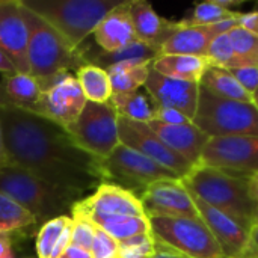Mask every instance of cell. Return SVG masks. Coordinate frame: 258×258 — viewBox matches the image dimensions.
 <instances>
[{
    "label": "cell",
    "instance_id": "obj_30",
    "mask_svg": "<svg viewBox=\"0 0 258 258\" xmlns=\"http://www.w3.org/2000/svg\"><path fill=\"white\" fill-rule=\"evenodd\" d=\"M76 79L83 91L86 101L92 103H109L112 98V85L106 70L85 63L76 71Z\"/></svg>",
    "mask_w": 258,
    "mask_h": 258
},
{
    "label": "cell",
    "instance_id": "obj_5",
    "mask_svg": "<svg viewBox=\"0 0 258 258\" xmlns=\"http://www.w3.org/2000/svg\"><path fill=\"white\" fill-rule=\"evenodd\" d=\"M23 6L42 17L74 47L89 51L86 41L101 20L122 0H20Z\"/></svg>",
    "mask_w": 258,
    "mask_h": 258
},
{
    "label": "cell",
    "instance_id": "obj_41",
    "mask_svg": "<svg viewBox=\"0 0 258 258\" xmlns=\"http://www.w3.org/2000/svg\"><path fill=\"white\" fill-rule=\"evenodd\" d=\"M0 73L3 76H12V74L18 73L15 65L12 63V60L9 59V56L3 50H0Z\"/></svg>",
    "mask_w": 258,
    "mask_h": 258
},
{
    "label": "cell",
    "instance_id": "obj_26",
    "mask_svg": "<svg viewBox=\"0 0 258 258\" xmlns=\"http://www.w3.org/2000/svg\"><path fill=\"white\" fill-rule=\"evenodd\" d=\"M200 86L209 91L210 94L242 103H252V95L243 89V86L236 80L233 73L219 67H209L204 73Z\"/></svg>",
    "mask_w": 258,
    "mask_h": 258
},
{
    "label": "cell",
    "instance_id": "obj_15",
    "mask_svg": "<svg viewBox=\"0 0 258 258\" xmlns=\"http://www.w3.org/2000/svg\"><path fill=\"white\" fill-rule=\"evenodd\" d=\"M89 215L147 216L142 201L135 192L112 183H101L92 195L83 197L73 204V218H85Z\"/></svg>",
    "mask_w": 258,
    "mask_h": 258
},
{
    "label": "cell",
    "instance_id": "obj_33",
    "mask_svg": "<svg viewBox=\"0 0 258 258\" xmlns=\"http://www.w3.org/2000/svg\"><path fill=\"white\" fill-rule=\"evenodd\" d=\"M230 39L237 56V63L240 67H257L258 68V36H254L239 26L228 32Z\"/></svg>",
    "mask_w": 258,
    "mask_h": 258
},
{
    "label": "cell",
    "instance_id": "obj_13",
    "mask_svg": "<svg viewBox=\"0 0 258 258\" xmlns=\"http://www.w3.org/2000/svg\"><path fill=\"white\" fill-rule=\"evenodd\" d=\"M139 198L148 218H201L192 194L180 178L156 181L147 186Z\"/></svg>",
    "mask_w": 258,
    "mask_h": 258
},
{
    "label": "cell",
    "instance_id": "obj_47",
    "mask_svg": "<svg viewBox=\"0 0 258 258\" xmlns=\"http://www.w3.org/2000/svg\"><path fill=\"white\" fill-rule=\"evenodd\" d=\"M252 227H258V204L255 206V212H254V219H252Z\"/></svg>",
    "mask_w": 258,
    "mask_h": 258
},
{
    "label": "cell",
    "instance_id": "obj_12",
    "mask_svg": "<svg viewBox=\"0 0 258 258\" xmlns=\"http://www.w3.org/2000/svg\"><path fill=\"white\" fill-rule=\"evenodd\" d=\"M119 142L154 160L165 169L175 174L180 180L187 177L195 168L186 159L172 151L165 142H162L148 124L128 121L119 116Z\"/></svg>",
    "mask_w": 258,
    "mask_h": 258
},
{
    "label": "cell",
    "instance_id": "obj_46",
    "mask_svg": "<svg viewBox=\"0 0 258 258\" xmlns=\"http://www.w3.org/2000/svg\"><path fill=\"white\" fill-rule=\"evenodd\" d=\"M154 258H183V257H177V255H172V254H168V252H160V251H157V254L154 255Z\"/></svg>",
    "mask_w": 258,
    "mask_h": 258
},
{
    "label": "cell",
    "instance_id": "obj_48",
    "mask_svg": "<svg viewBox=\"0 0 258 258\" xmlns=\"http://www.w3.org/2000/svg\"><path fill=\"white\" fill-rule=\"evenodd\" d=\"M252 104L255 106V109L258 110V89L252 94Z\"/></svg>",
    "mask_w": 258,
    "mask_h": 258
},
{
    "label": "cell",
    "instance_id": "obj_42",
    "mask_svg": "<svg viewBox=\"0 0 258 258\" xmlns=\"http://www.w3.org/2000/svg\"><path fill=\"white\" fill-rule=\"evenodd\" d=\"M59 258H92L91 257V252L89 251H85L82 248H77V246H73L70 245L65 252L60 255Z\"/></svg>",
    "mask_w": 258,
    "mask_h": 258
},
{
    "label": "cell",
    "instance_id": "obj_17",
    "mask_svg": "<svg viewBox=\"0 0 258 258\" xmlns=\"http://www.w3.org/2000/svg\"><path fill=\"white\" fill-rule=\"evenodd\" d=\"M239 15V14H237ZM237 27V17L212 26H183L175 21L174 29L160 45V54H187V56H207L210 42L231 29Z\"/></svg>",
    "mask_w": 258,
    "mask_h": 258
},
{
    "label": "cell",
    "instance_id": "obj_35",
    "mask_svg": "<svg viewBox=\"0 0 258 258\" xmlns=\"http://www.w3.org/2000/svg\"><path fill=\"white\" fill-rule=\"evenodd\" d=\"M118 243H119L118 258H154V255L157 254L156 242L151 233L139 234Z\"/></svg>",
    "mask_w": 258,
    "mask_h": 258
},
{
    "label": "cell",
    "instance_id": "obj_18",
    "mask_svg": "<svg viewBox=\"0 0 258 258\" xmlns=\"http://www.w3.org/2000/svg\"><path fill=\"white\" fill-rule=\"evenodd\" d=\"M0 50H3L18 73L29 74L27 26L20 0H0Z\"/></svg>",
    "mask_w": 258,
    "mask_h": 258
},
{
    "label": "cell",
    "instance_id": "obj_24",
    "mask_svg": "<svg viewBox=\"0 0 258 258\" xmlns=\"http://www.w3.org/2000/svg\"><path fill=\"white\" fill-rule=\"evenodd\" d=\"M209 67L207 57L187 54H159L151 63V68L162 76L194 83L201 82Z\"/></svg>",
    "mask_w": 258,
    "mask_h": 258
},
{
    "label": "cell",
    "instance_id": "obj_4",
    "mask_svg": "<svg viewBox=\"0 0 258 258\" xmlns=\"http://www.w3.org/2000/svg\"><path fill=\"white\" fill-rule=\"evenodd\" d=\"M0 194L24 207L39 227L50 219L71 216L73 204L82 200V197L50 184L14 165L0 168Z\"/></svg>",
    "mask_w": 258,
    "mask_h": 258
},
{
    "label": "cell",
    "instance_id": "obj_38",
    "mask_svg": "<svg viewBox=\"0 0 258 258\" xmlns=\"http://www.w3.org/2000/svg\"><path fill=\"white\" fill-rule=\"evenodd\" d=\"M236 80L243 86L245 91H248L251 95L258 89V68L257 67H240L230 70Z\"/></svg>",
    "mask_w": 258,
    "mask_h": 258
},
{
    "label": "cell",
    "instance_id": "obj_32",
    "mask_svg": "<svg viewBox=\"0 0 258 258\" xmlns=\"http://www.w3.org/2000/svg\"><path fill=\"white\" fill-rule=\"evenodd\" d=\"M237 14L239 12L236 11L222 8L221 5L216 3V0H209V2L197 5L192 14L180 20V23L183 26H212V24H218L227 20H233L237 17Z\"/></svg>",
    "mask_w": 258,
    "mask_h": 258
},
{
    "label": "cell",
    "instance_id": "obj_9",
    "mask_svg": "<svg viewBox=\"0 0 258 258\" xmlns=\"http://www.w3.org/2000/svg\"><path fill=\"white\" fill-rule=\"evenodd\" d=\"M103 171L106 183L118 184L135 192L138 197L147 186L156 181L178 178L154 160L122 144H119L112 154L103 160Z\"/></svg>",
    "mask_w": 258,
    "mask_h": 258
},
{
    "label": "cell",
    "instance_id": "obj_28",
    "mask_svg": "<svg viewBox=\"0 0 258 258\" xmlns=\"http://www.w3.org/2000/svg\"><path fill=\"white\" fill-rule=\"evenodd\" d=\"M153 62H122L107 68L113 94H128L145 86Z\"/></svg>",
    "mask_w": 258,
    "mask_h": 258
},
{
    "label": "cell",
    "instance_id": "obj_43",
    "mask_svg": "<svg viewBox=\"0 0 258 258\" xmlns=\"http://www.w3.org/2000/svg\"><path fill=\"white\" fill-rule=\"evenodd\" d=\"M8 165H11V162L8 157V151H6V145H5V136H3V127H2V121H0V168L8 166Z\"/></svg>",
    "mask_w": 258,
    "mask_h": 258
},
{
    "label": "cell",
    "instance_id": "obj_36",
    "mask_svg": "<svg viewBox=\"0 0 258 258\" xmlns=\"http://www.w3.org/2000/svg\"><path fill=\"white\" fill-rule=\"evenodd\" d=\"M119 243L109 236L101 228L95 227L94 242L91 246V257L92 258H118Z\"/></svg>",
    "mask_w": 258,
    "mask_h": 258
},
{
    "label": "cell",
    "instance_id": "obj_31",
    "mask_svg": "<svg viewBox=\"0 0 258 258\" xmlns=\"http://www.w3.org/2000/svg\"><path fill=\"white\" fill-rule=\"evenodd\" d=\"M33 227H38L36 219L18 203L0 194V237L24 233Z\"/></svg>",
    "mask_w": 258,
    "mask_h": 258
},
{
    "label": "cell",
    "instance_id": "obj_14",
    "mask_svg": "<svg viewBox=\"0 0 258 258\" xmlns=\"http://www.w3.org/2000/svg\"><path fill=\"white\" fill-rule=\"evenodd\" d=\"M194 201L201 219L212 231L225 258H258V249L251 240V234L237 221L206 204L195 195Z\"/></svg>",
    "mask_w": 258,
    "mask_h": 258
},
{
    "label": "cell",
    "instance_id": "obj_3",
    "mask_svg": "<svg viewBox=\"0 0 258 258\" xmlns=\"http://www.w3.org/2000/svg\"><path fill=\"white\" fill-rule=\"evenodd\" d=\"M248 178L245 175L197 165L181 181L192 195L233 218L249 231L257 204L249 194Z\"/></svg>",
    "mask_w": 258,
    "mask_h": 258
},
{
    "label": "cell",
    "instance_id": "obj_16",
    "mask_svg": "<svg viewBox=\"0 0 258 258\" xmlns=\"http://www.w3.org/2000/svg\"><path fill=\"white\" fill-rule=\"evenodd\" d=\"M145 91L156 107L178 110L194 122L200 100V83L171 79L151 68L145 82Z\"/></svg>",
    "mask_w": 258,
    "mask_h": 258
},
{
    "label": "cell",
    "instance_id": "obj_10",
    "mask_svg": "<svg viewBox=\"0 0 258 258\" xmlns=\"http://www.w3.org/2000/svg\"><path fill=\"white\" fill-rule=\"evenodd\" d=\"M44 92L39 98L36 113L68 130L82 113L86 98L71 73H62L41 80Z\"/></svg>",
    "mask_w": 258,
    "mask_h": 258
},
{
    "label": "cell",
    "instance_id": "obj_39",
    "mask_svg": "<svg viewBox=\"0 0 258 258\" xmlns=\"http://www.w3.org/2000/svg\"><path fill=\"white\" fill-rule=\"evenodd\" d=\"M154 121H159L162 124H169V125H181V124L192 122L187 116H184L178 110L168 109V107H156V118H154Z\"/></svg>",
    "mask_w": 258,
    "mask_h": 258
},
{
    "label": "cell",
    "instance_id": "obj_29",
    "mask_svg": "<svg viewBox=\"0 0 258 258\" xmlns=\"http://www.w3.org/2000/svg\"><path fill=\"white\" fill-rule=\"evenodd\" d=\"M110 103L121 118L148 124L156 118V104L148 94L135 91L128 94H113Z\"/></svg>",
    "mask_w": 258,
    "mask_h": 258
},
{
    "label": "cell",
    "instance_id": "obj_37",
    "mask_svg": "<svg viewBox=\"0 0 258 258\" xmlns=\"http://www.w3.org/2000/svg\"><path fill=\"white\" fill-rule=\"evenodd\" d=\"M95 225L83 218H73L71 227V245L82 248L91 252V246L94 242Z\"/></svg>",
    "mask_w": 258,
    "mask_h": 258
},
{
    "label": "cell",
    "instance_id": "obj_19",
    "mask_svg": "<svg viewBox=\"0 0 258 258\" xmlns=\"http://www.w3.org/2000/svg\"><path fill=\"white\" fill-rule=\"evenodd\" d=\"M148 127L154 132V135L162 142H165L172 151H175L178 156L186 159L194 166L200 163L204 147L210 139L194 122L181 124V125H169V124H162L159 121H151L148 122Z\"/></svg>",
    "mask_w": 258,
    "mask_h": 258
},
{
    "label": "cell",
    "instance_id": "obj_27",
    "mask_svg": "<svg viewBox=\"0 0 258 258\" xmlns=\"http://www.w3.org/2000/svg\"><path fill=\"white\" fill-rule=\"evenodd\" d=\"M159 50L147 42H142L139 39H135L133 42L127 44L125 47L116 50V51H97L92 54H86L88 63H94L103 70H107L113 65L122 63V62H153L159 56Z\"/></svg>",
    "mask_w": 258,
    "mask_h": 258
},
{
    "label": "cell",
    "instance_id": "obj_40",
    "mask_svg": "<svg viewBox=\"0 0 258 258\" xmlns=\"http://www.w3.org/2000/svg\"><path fill=\"white\" fill-rule=\"evenodd\" d=\"M237 26L245 32L258 36V9L251 12H239L237 15Z\"/></svg>",
    "mask_w": 258,
    "mask_h": 258
},
{
    "label": "cell",
    "instance_id": "obj_21",
    "mask_svg": "<svg viewBox=\"0 0 258 258\" xmlns=\"http://www.w3.org/2000/svg\"><path fill=\"white\" fill-rule=\"evenodd\" d=\"M42 92L44 88L41 80L30 74L17 73L12 76H3L0 80V106L36 113Z\"/></svg>",
    "mask_w": 258,
    "mask_h": 258
},
{
    "label": "cell",
    "instance_id": "obj_2",
    "mask_svg": "<svg viewBox=\"0 0 258 258\" xmlns=\"http://www.w3.org/2000/svg\"><path fill=\"white\" fill-rule=\"evenodd\" d=\"M21 9L27 26V65L30 76L45 80L62 73L77 71L88 63L86 51L74 47L38 14L23 5Z\"/></svg>",
    "mask_w": 258,
    "mask_h": 258
},
{
    "label": "cell",
    "instance_id": "obj_34",
    "mask_svg": "<svg viewBox=\"0 0 258 258\" xmlns=\"http://www.w3.org/2000/svg\"><path fill=\"white\" fill-rule=\"evenodd\" d=\"M206 57L209 59L210 67H219L225 70H233L239 67L237 56L234 53V47L228 33H222L210 42Z\"/></svg>",
    "mask_w": 258,
    "mask_h": 258
},
{
    "label": "cell",
    "instance_id": "obj_44",
    "mask_svg": "<svg viewBox=\"0 0 258 258\" xmlns=\"http://www.w3.org/2000/svg\"><path fill=\"white\" fill-rule=\"evenodd\" d=\"M248 181H249V194H251L252 200L255 201V204H258V172L251 175L248 178Z\"/></svg>",
    "mask_w": 258,
    "mask_h": 258
},
{
    "label": "cell",
    "instance_id": "obj_25",
    "mask_svg": "<svg viewBox=\"0 0 258 258\" xmlns=\"http://www.w3.org/2000/svg\"><path fill=\"white\" fill-rule=\"evenodd\" d=\"M83 219L89 221L95 227H98L103 231H106L116 242H122V240H127V239L135 237V236H139V234H148V233H151V224H150V218L148 216H128V215L104 216V215H89V216H85Z\"/></svg>",
    "mask_w": 258,
    "mask_h": 258
},
{
    "label": "cell",
    "instance_id": "obj_22",
    "mask_svg": "<svg viewBox=\"0 0 258 258\" xmlns=\"http://www.w3.org/2000/svg\"><path fill=\"white\" fill-rule=\"evenodd\" d=\"M130 17L133 21L136 39L147 42L160 50L162 42L168 38L175 26V21L162 18L154 8L144 0H133L128 3ZM160 53V51H159Z\"/></svg>",
    "mask_w": 258,
    "mask_h": 258
},
{
    "label": "cell",
    "instance_id": "obj_6",
    "mask_svg": "<svg viewBox=\"0 0 258 258\" xmlns=\"http://www.w3.org/2000/svg\"><path fill=\"white\" fill-rule=\"evenodd\" d=\"M156 249L183 258H225L204 221L194 218L151 216Z\"/></svg>",
    "mask_w": 258,
    "mask_h": 258
},
{
    "label": "cell",
    "instance_id": "obj_20",
    "mask_svg": "<svg viewBox=\"0 0 258 258\" xmlns=\"http://www.w3.org/2000/svg\"><path fill=\"white\" fill-rule=\"evenodd\" d=\"M128 3L130 2H122L113 8L92 33V38L101 51H116L136 39Z\"/></svg>",
    "mask_w": 258,
    "mask_h": 258
},
{
    "label": "cell",
    "instance_id": "obj_1",
    "mask_svg": "<svg viewBox=\"0 0 258 258\" xmlns=\"http://www.w3.org/2000/svg\"><path fill=\"white\" fill-rule=\"evenodd\" d=\"M0 121L11 165L82 198L106 183L103 160L80 148L59 124L8 106H0Z\"/></svg>",
    "mask_w": 258,
    "mask_h": 258
},
{
    "label": "cell",
    "instance_id": "obj_8",
    "mask_svg": "<svg viewBox=\"0 0 258 258\" xmlns=\"http://www.w3.org/2000/svg\"><path fill=\"white\" fill-rule=\"evenodd\" d=\"M80 148L100 160L107 159L119 142V115L113 104L86 101L77 121L67 130Z\"/></svg>",
    "mask_w": 258,
    "mask_h": 258
},
{
    "label": "cell",
    "instance_id": "obj_7",
    "mask_svg": "<svg viewBox=\"0 0 258 258\" xmlns=\"http://www.w3.org/2000/svg\"><path fill=\"white\" fill-rule=\"evenodd\" d=\"M194 124L209 138L258 136V110L252 103L225 100L200 86Z\"/></svg>",
    "mask_w": 258,
    "mask_h": 258
},
{
    "label": "cell",
    "instance_id": "obj_23",
    "mask_svg": "<svg viewBox=\"0 0 258 258\" xmlns=\"http://www.w3.org/2000/svg\"><path fill=\"white\" fill-rule=\"evenodd\" d=\"M71 216H59L44 222L36 234L38 258H59L71 245Z\"/></svg>",
    "mask_w": 258,
    "mask_h": 258
},
{
    "label": "cell",
    "instance_id": "obj_11",
    "mask_svg": "<svg viewBox=\"0 0 258 258\" xmlns=\"http://www.w3.org/2000/svg\"><path fill=\"white\" fill-rule=\"evenodd\" d=\"M198 165L251 177L258 172V136L210 138Z\"/></svg>",
    "mask_w": 258,
    "mask_h": 258
},
{
    "label": "cell",
    "instance_id": "obj_45",
    "mask_svg": "<svg viewBox=\"0 0 258 258\" xmlns=\"http://www.w3.org/2000/svg\"><path fill=\"white\" fill-rule=\"evenodd\" d=\"M249 234H251V240H252L254 246L258 249V227H252L249 230Z\"/></svg>",
    "mask_w": 258,
    "mask_h": 258
}]
</instances>
